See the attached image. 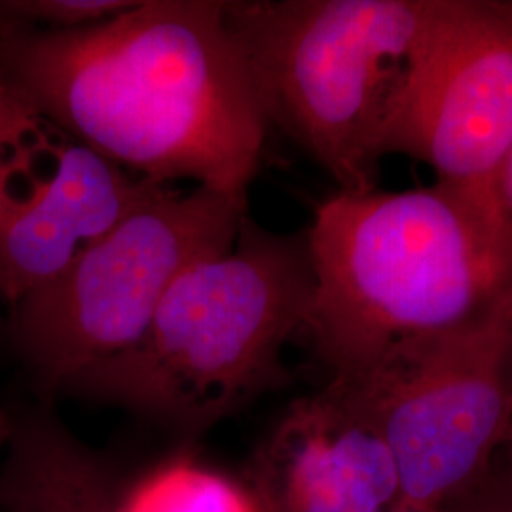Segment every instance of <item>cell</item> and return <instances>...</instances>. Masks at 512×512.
<instances>
[{"label":"cell","mask_w":512,"mask_h":512,"mask_svg":"<svg viewBox=\"0 0 512 512\" xmlns=\"http://www.w3.org/2000/svg\"><path fill=\"white\" fill-rule=\"evenodd\" d=\"M0 84L135 175L247 202L270 120L222 0H145L78 29L0 19Z\"/></svg>","instance_id":"6da1fadb"},{"label":"cell","mask_w":512,"mask_h":512,"mask_svg":"<svg viewBox=\"0 0 512 512\" xmlns=\"http://www.w3.org/2000/svg\"><path fill=\"white\" fill-rule=\"evenodd\" d=\"M245 484L262 512H391L399 501L384 442L330 385L289 406Z\"/></svg>","instance_id":"ba28073f"},{"label":"cell","mask_w":512,"mask_h":512,"mask_svg":"<svg viewBox=\"0 0 512 512\" xmlns=\"http://www.w3.org/2000/svg\"><path fill=\"white\" fill-rule=\"evenodd\" d=\"M306 234L315 291L300 332L329 382L357 380L395 349L512 302V256L499 230L439 184L336 192Z\"/></svg>","instance_id":"7a4b0ae2"},{"label":"cell","mask_w":512,"mask_h":512,"mask_svg":"<svg viewBox=\"0 0 512 512\" xmlns=\"http://www.w3.org/2000/svg\"><path fill=\"white\" fill-rule=\"evenodd\" d=\"M437 0L226 2L272 126L338 184L378 188L380 162Z\"/></svg>","instance_id":"277c9868"},{"label":"cell","mask_w":512,"mask_h":512,"mask_svg":"<svg viewBox=\"0 0 512 512\" xmlns=\"http://www.w3.org/2000/svg\"><path fill=\"white\" fill-rule=\"evenodd\" d=\"M327 385L384 442L399 501L442 509L490 471L511 427L512 302Z\"/></svg>","instance_id":"8992f818"},{"label":"cell","mask_w":512,"mask_h":512,"mask_svg":"<svg viewBox=\"0 0 512 512\" xmlns=\"http://www.w3.org/2000/svg\"><path fill=\"white\" fill-rule=\"evenodd\" d=\"M313 291L308 234H275L245 215L232 249L184 272L133 348L63 395L198 435L283 380L281 353L304 327Z\"/></svg>","instance_id":"3957f363"},{"label":"cell","mask_w":512,"mask_h":512,"mask_svg":"<svg viewBox=\"0 0 512 512\" xmlns=\"http://www.w3.org/2000/svg\"><path fill=\"white\" fill-rule=\"evenodd\" d=\"M247 202L196 186H167L84 249L61 272L8 306L2 327L46 395L133 348L173 283L238 238Z\"/></svg>","instance_id":"5b68a950"},{"label":"cell","mask_w":512,"mask_h":512,"mask_svg":"<svg viewBox=\"0 0 512 512\" xmlns=\"http://www.w3.org/2000/svg\"><path fill=\"white\" fill-rule=\"evenodd\" d=\"M131 6L126 0H0V19L63 31L101 23Z\"/></svg>","instance_id":"4fadbf2b"},{"label":"cell","mask_w":512,"mask_h":512,"mask_svg":"<svg viewBox=\"0 0 512 512\" xmlns=\"http://www.w3.org/2000/svg\"><path fill=\"white\" fill-rule=\"evenodd\" d=\"M122 512H262L245 482L175 456L122 494Z\"/></svg>","instance_id":"8fae6325"},{"label":"cell","mask_w":512,"mask_h":512,"mask_svg":"<svg viewBox=\"0 0 512 512\" xmlns=\"http://www.w3.org/2000/svg\"><path fill=\"white\" fill-rule=\"evenodd\" d=\"M54 133L0 84V222L42 179L35 160L48 154Z\"/></svg>","instance_id":"7c38bea8"},{"label":"cell","mask_w":512,"mask_h":512,"mask_svg":"<svg viewBox=\"0 0 512 512\" xmlns=\"http://www.w3.org/2000/svg\"><path fill=\"white\" fill-rule=\"evenodd\" d=\"M0 329H2V327H0Z\"/></svg>","instance_id":"ffe728a7"},{"label":"cell","mask_w":512,"mask_h":512,"mask_svg":"<svg viewBox=\"0 0 512 512\" xmlns=\"http://www.w3.org/2000/svg\"><path fill=\"white\" fill-rule=\"evenodd\" d=\"M0 463L4 512H122L99 458L48 412L14 414Z\"/></svg>","instance_id":"30bf717a"},{"label":"cell","mask_w":512,"mask_h":512,"mask_svg":"<svg viewBox=\"0 0 512 512\" xmlns=\"http://www.w3.org/2000/svg\"><path fill=\"white\" fill-rule=\"evenodd\" d=\"M511 147V0H437L389 128L387 156L429 165L435 184L499 230L495 177Z\"/></svg>","instance_id":"52a82bcc"},{"label":"cell","mask_w":512,"mask_h":512,"mask_svg":"<svg viewBox=\"0 0 512 512\" xmlns=\"http://www.w3.org/2000/svg\"><path fill=\"white\" fill-rule=\"evenodd\" d=\"M391 512H444V509H427V507H414L403 501H397Z\"/></svg>","instance_id":"ac0fdd59"},{"label":"cell","mask_w":512,"mask_h":512,"mask_svg":"<svg viewBox=\"0 0 512 512\" xmlns=\"http://www.w3.org/2000/svg\"><path fill=\"white\" fill-rule=\"evenodd\" d=\"M494 203L501 238L512 256V147L495 177Z\"/></svg>","instance_id":"9a60e30c"},{"label":"cell","mask_w":512,"mask_h":512,"mask_svg":"<svg viewBox=\"0 0 512 512\" xmlns=\"http://www.w3.org/2000/svg\"><path fill=\"white\" fill-rule=\"evenodd\" d=\"M497 459L501 461V465L507 469V473L512 478V423L509 431H507V435H505L503 444H501V448H499V452H497Z\"/></svg>","instance_id":"e0dca14e"},{"label":"cell","mask_w":512,"mask_h":512,"mask_svg":"<svg viewBox=\"0 0 512 512\" xmlns=\"http://www.w3.org/2000/svg\"><path fill=\"white\" fill-rule=\"evenodd\" d=\"M511 420H512V393H511ZM512 423V421H511Z\"/></svg>","instance_id":"d6986e66"},{"label":"cell","mask_w":512,"mask_h":512,"mask_svg":"<svg viewBox=\"0 0 512 512\" xmlns=\"http://www.w3.org/2000/svg\"><path fill=\"white\" fill-rule=\"evenodd\" d=\"M14 427V414L6 408H0V450L6 448Z\"/></svg>","instance_id":"2e32d148"},{"label":"cell","mask_w":512,"mask_h":512,"mask_svg":"<svg viewBox=\"0 0 512 512\" xmlns=\"http://www.w3.org/2000/svg\"><path fill=\"white\" fill-rule=\"evenodd\" d=\"M444 512H512V478L495 458L490 471L475 486L459 494Z\"/></svg>","instance_id":"5bb4252c"},{"label":"cell","mask_w":512,"mask_h":512,"mask_svg":"<svg viewBox=\"0 0 512 512\" xmlns=\"http://www.w3.org/2000/svg\"><path fill=\"white\" fill-rule=\"evenodd\" d=\"M167 186L57 131L50 171L0 222V302L12 306L54 279Z\"/></svg>","instance_id":"9c48e42d"}]
</instances>
